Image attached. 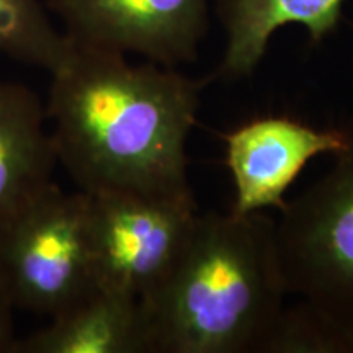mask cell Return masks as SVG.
Listing matches in <instances>:
<instances>
[{
  "label": "cell",
  "mask_w": 353,
  "mask_h": 353,
  "mask_svg": "<svg viewBox=\"0 0 353 353\" xmlns=\"http://www.w3.org/2000/svg\"><path fill=\"white\" fill-rule=\"evenodd\" d=\"M48 74L57 162L77 190L193 196L187 144L208 81L72 41Z\"/></svg>",
  "instance_id": "cell-1"
},
{
  "label": "cell",
  "mask_w": 353,
  "mask_h": 353,
  "mask_svg": "<svg viewBox=\"0 0 353 353\" xmlns=\"http://www.w3.org/2000/svg\"><path fill=\"white\" fill-rule=\"evenodd\" d=\"M286 296L275 219L200 213L174 268L141 298L151 353H257Z\"/></svg>",
  "instance_id": "cell-2"
},
{
  "label": "cell",
  "mask_w": 353,
  "mask_h": 353,
  "mask_svg": "<svg viewBox=\"0 0 353 353\" xmlns=\"http://www.w3.org/2000/svg\"><path fill=\"white\" fill-rule=\"evenodd\" d=\"M275 241L288 294L353 335V136L319 180L285 203Z\"/></svg>",
  "instance_id": "cell-3"
},
{
  "label": "cell",
  "mask_w": 353,
  "mask_h": 353,
  "mask_svg": "<svg viewBox=\"0 0 353 353\" xmlns=\"http://www.w3.org/2000/svg\"><path fill=\"white\" fill-rule=\"evenodd\" d=\"M0 273L17 309L54 316L94 288L87 193L56 182L0 234Z\"/></svg>",
  "instance_id": "cell-4"
},
{
  "label": "cell",
  "mask_w": 353,
  "mask_h": 353,
  "mask_svg": "<svg viewBox=\"0 0 353 353\" xmlns=\"http://www.w3.org/2000/svg\"><path fill=\"white\" fill-rule=\"evenodd\" d=\"M87 200L95 285L139 299L169 275L200 216L193 196L101 192Z\"/></svg>",
  "instance_id": "cell-5"
},
{
  "label": "cell",
  "mask_w": 353,
  "mask_h": 353,
  "mask_svg": "<svg viewBox=\"0 0 353 353\" xmlns=\"http://www.w3.org/2000/svg\"><path fill=\"white\" fill-rule=\"evenodd\" d=\"M46 6L74 44L179 68L196 59L214 0H46Z\"/></svg>",
  "instance_id": "cell-6"
},
{
  "label": "cell",
  "mask_w": 353,
  "mask_h": 353,
  "mask_svg": "<svg viewBox=\"0 0 353 353\" xmlns=\"http://www.w3.org/2000/svg\"><path fill=\"white\" fill-rule=\"evenodd\" d=\"M353 128H317L291 117H260L223 136L232 176L231 213L252 214L286 203V192L312 159L335 156L350 144Z\"/></svg>",
  "instance_id": "cell-7"
},
{
  "label": "cell",
  "mask_w": 353,
  "mask_h": 353,
  "mask_svg": "<svg viewBox=\"0 0 353 353\" xmlns=\"http://www.w3.org/2000/svg\"><path fill=\"white\" fill-rule=\"evenodd\" d=\"M57 167L46 103L25 83L0 79V234L54 183Z\"/></svg>",
  "instance_id": "cell-8"
},
{
  "label": "cell",
  "mask_w": 353,
  "mask_h": 353,
  "mask_svg": "<svg viewBox=\"0 0 353 353\" xmlns=\"http://www.w3.org/2000/svg\"><path fill=\"white\" fill-rule=\"evenodd\" d=\"M345 0H214L224 50L214 77L245 79L262 64L272 38L299 26L312 43L330 37L341 23Z\"/></svg>",
  "instance_id": "cell-9"
},
{
  "label": "cell",
  "mask_w": 353,
  "mask_h": 353,
  "mask_svg": "<svg viewBox=\"0 0 353 353\" xmlns=\"http://www.w3.org/2000/svg\"><path fill=\"white\" fill-rule=\"evenodd\" d=\"M13 353H151L143 304L94 286L50 324L17 339Z\"/></svg>",
  "instance_id": "cell-10"
},
{
  "label": "cell",
  "mask_w": 353,
  "mask_h": 353,
  "mask_svg": "<svg viewBox=\"0 0 353 353\" xmlns=\"http://www.w3.org/2000/svg\"><path fill=\"white\" fill-rule=\"evenodd\" d=\"M69 46L46 0H0V56L51 72Z\"/></svg>",
  "instance_id": "cell-11"
},
{
  "label": "cell",
  "mask_w": 353,
  "mask_h": 353,
  "mask_svg": "<svg viewBox=\"0 0 353 353\" xmlns=\"http://www.w3.org/2000/svg\"><path fill=\"white\" fill-rule=\"evenodd\" d=\"M257 353H353V335L314 304L283 306Z\"/></svg>",
  "instance_id": "cell-12"
},
{
  "label": "cell",
  "mask_w": 353,
  "mask_h": 353,
  "mask_svg": "<svg viewBox=\"0 0 353 353\" xmlns=\"http://www.w3.org/2000/svg\"><path fill=\"white\" fill-rule=\"evenodd\" d=\"M17 311L6 280L0 273V353H13L17 343L13 312Z\"/></svg>",
  "instance_id": "cell-13"
}]
</instances>
